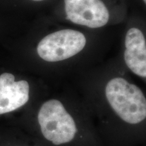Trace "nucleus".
Masks as SVG:
<instances>
[{
    "instance_id": "f257e3e1",
    "label": "nucleus",
    "mask_w": 146,
    "mask_h": 146,
    "mask_svg": "<svg viewBox=\"0 0 146 146\" xmlns=\"http://www.w3.org/2000/svg\"><path fill=\"white\" fill-rule=\"evenodd\" d=\"M110 105L121 119L138 124L146 117V100L141 89L123 78L110 80L106 87Z\"/></svg>"
},
{
    "instance_id": "39448f33",
    "label": "nucleus",
    "mask_w": 146,
    "mask_h": 146,
    "mask_svg": "<svg viewBox=\"0 0 146 146\" xmlns=\"http://www.w3.org/2000/svg\"><path fill=\"white\" fill-rule=\"evenodd\" d=\"M29 99L28 82L15 81V77L10 73L0 75V114L19 108L26 104Z\"/></svg>"
},
{
    "instance_id": "7ed1b4c3",
    "label": "nucleus",
    "mask_w": 146,
    "mask_h": 146,
    "mask_svg": "<svg viewBox=\"0 0 146 146\" xmlns=\"http://www.w3.org/2000/svg\"><path fill=\"white\" fill-rule=\"evenodd\" d=\"M86 39L82 33L64 29L51 33L41 40L37 53L47 62H58L70 58L85 47Z\"/></svg>"
},
{
    "instance_id": "423d86ee",
    "label": "nucleus",
    "mask_w": 146,
    "mask_h": 146,
    "mask_svg": "<svg viewBox=\"0 0 146 146\" xmlns=\"http://www.w3.org/2000/svg\"><path fill=\"white\" fill-rule=\"evenodd\" d=\"M125 61L133 73L145 78L146 43L139 29L132 28L128 31L125 38Z\"/></svg>"
},
{
    "instance_id": "f03ea898",
    "label": "nucleus",
    "mask_w": 146,
    "mask_h": 146,
    "mask_svg": "<svg viewBox=\"0 0 146 146\" xmlns=\"http://www.w3.org/2000/svg\"><path fill=\"white\" fill-rule=\"evenodd\" d=\"M42 134L54 145L68 143L77 131L74 119L62 104L56 100L45 102L38 114Z\"/></svg>"
},
{
    "instance_id": "0eeeda50",
    "label": "nucleus",
    "mask_w": 146,
    "mask_h": 146,
    "mask_svg": "<svg viewBox=\"0 0 146 146\" xmlns=\"http://www.w3.org/2000/svg\"><path fill=\"white\" fill-rule=\"evenodd\" d=\"M32 1H43V0H32Z\"/></svg>"
},
{
    "instance_id": "6e6552de",
    "label": "nucleus",
    "mask_w": 146,
    "mask_h": 146,
    "mask_svg": "<svg viewBox=\"0 0 146 146\" xmlns=\"http://www.w3.org/2000/svg\"><path fill=\"white\" fill-rule=\"evenodd\" d=\"M143 1L145 3V2H146V0H143Z\"/></svg>"
},
{
    "instance_id": "20e7f679",
    "label": "nucleus",
    "mask_w": 146,
    "mask_h": 146,
    "mask_svg": "<svg viewBox=\"0 0 146 146\" xmlns=\"http://www.w3.org/2000/svg\"><path fill=\"white\" fill-rule=\"evenodd\" d=\"M67 18L73 23L89 28L106 25L110 14L102 0H64Z\"/></svg>"
}]
</instances>
